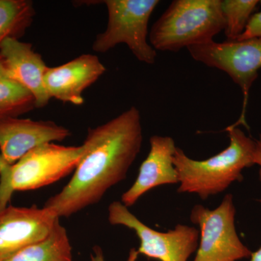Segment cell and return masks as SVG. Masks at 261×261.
Listing matches in <instances>:
<instances>
[{
	"instance_id": "cell-1",
	"label": "cell",
	"mask_w": 261,
	"mask_h": 261,
	"mask_svg": "<svg viewBox=\"0 0 261 261\" xmlns=\"http://www.w3.org/2000/svg\"><path fill=\"white\" fill-rule=\"evenodd\" d=\"M142 139V118L135 106L89 128L83 156L71 179L44 207L58 218L69 217L99 202L108 190L126 178L140 152Z\"/></svg>"
},
{
	"instance_id": "cell-2",
	"label": "cell",
	"mask_w": 261,
	"mask_h": 261,
	"mask_svg": "<svg viewBox=\"0 0 261 261\" xmlns=\"http://www.w3.org/2000/svg\"><path fill=\"white\" fill-rule=\"evenodd\" d=\"M228 147L203 161L190 159L176 147L173 164L178 176L179 193L196 194L202 200L224 192L231 184L243 180V171L254 166L255 140L238 126L226 128Z\"/></svg>"
},
{
	"instance_id": "cell-3",
	"label": "cell",
	"mask_w": 261,
	"mask_h": 261,
	"mask_svg": "<svg viewBox=\"0 0 261 261\" xmlns=\"http://www.w3.org/2000/svg\"><path fill=\"white\" fill-rule=\"evenodd\" d=\"M224 29L221 0H175L152 25L149 40L155 50L178 51L214 40Z\"/></svg>"
},
{
	"instance_id": "cell-4",
	"label": "cell",
	"mask_w": 261,
	"mask_h": 261,
	"mask_svg": "<svg viewBox=\"0 0 261 261\" xmlns=\"http://www.w3.org/2000/svg\"><path fill=\"white\" fill-rule=\"evenodd\" d=\"M84 147L49 142L36 147L10 166L8 181L0 187V210L15 191L34 190L55 183L75 171Z\"/></svg>"
},
{
	"instance_id": "cell-5",
	"label": "cell",
	"mask_w": 261,
	"mask_h": 261,
	"mask_svg": "<svg viewBox=\"0 0 261 261\" xmlns=\"http://www.w3.org/2000/svg\"><path fill=\"white\" fill-rule=\"evenodd\" d=\"M107 29L98 34L92 44L97 53L111 50L125 44L139 61L152 65L157 53L147 42L148 23L159 0H106Z\"/></svg>"
},
{
	"instance_id": "cell-6",
	"label": "cell",
	"mask_w": 261,
	"mask_h": 261,
	"mask_svg": "<svg viewBox=\"0 0 261 261\" xmlns=\"http://www.w3.org/2000/svg\"><path fill=\"white\" fill-rule=\"evenodd\" d=\"M108 221L134 230L140 239V247L130 252L128 261H135L140 255L160 261H187L198 248L200 231L195 227L177 224L173 229L160 232L142 223L119 201L108 207Z\"/></svg>"
},
{
	"instance_id": "cell-7",
	"label": "cell",
	"mask_w": 261,
	"mask_h": 261,
	"mask_svg": "<svg viewBox=\"0 0 261 261\" xmlns=\"http://www.w3.org/2000/svg\"><path fill=\"white\" fill-rule=\"evenodd\" d=\"M236 208L231 194L224 197L219 207L210 210L196 205L190 220L200 227V242L194 261H237L251 256L235 227Z\"/></svg>"
},
{
	"instance_id": "cell-8",
	"label": "cell",
	"mask_w": 261,
	"mask_h": 261,
	"mask_svg": "<svg viewBox=\"0 0 261 261\" xmlns=\"http://www.w3.org/2000/svg\"><path fill=\"white\" fill-rule=\"evenodd\" d=\"M187 49L196 61L222 70L241 88L244 97L243 111L235 124L247 126L245 114L249 93L261 68V39L224 42L212 40Z\"/></svg>"
},
{
	"instance_id": "cell-9",
	"label": "cell",
	"mask_w": 261,
	"mask_h": 261,
	"mask_svg": "<svg viewBox=\"0 0 261 261\" xmlns=\"http://www.w3.org/2000/svg\"><path fill=\"white\" fill-rule=\"evenodd\" d=\"M59 219L45 207L7 206L1 209L0 261L47 238Z\"/></svg>"
},
{
	"instance_id": "cell-10",
	"label": "cell",
	"mask_w": 261,
	"mask_h": 261,
	"mask_svg": "<svg viewBox=\"0 0 261 261\" xmlns=\"http://www.w3.org/2000/svg\"><path fill=\"white\" fill-rule=\"evenodd\" d=\"M69 129L51 121H33L18 117L0 118V152L5 163L14 164L31 150L49 142H62Z\"/></svg>"
},
{
	"instance_id": "cell-11",
	"label": "cell",
	"mask_w": 261,
	"mask_h": 261,
	"mask_svg": "<svg viewBox=\"0 0 261 261\" xmlns=\"http://www.w3.org/2000/svg\"><path fill=\"white\" fill-rule=\"evenodd\" d=\"M106 71L98 57L84 54L65 64L47 67L44 86L48 95L75 106L83 104L84 91Z\"/></svg>"
},
{
	"instance_id": "cell-12",
	"label": "cell",
	"mask_w": 261,
	"mask_h": 261,
	"mask_svg": "<svg viewBox=\"0 0 261 261\" xmlns=\"http://www.w3.org/2000/svg\"><path fill=\"white\" fill-rule=\"evenodd\" d=\"M0 58L8 76L32 94L36 108L45 107L50 99L44 86L47 66L32 44L6 39L0 46Z\"/></svg>"
},
{
	"instance_id": "cell-13",
	"label": "cell",
	"mask_w": 261,
	"mask_h": 261,
	"mask_svg": "<svg viewBox=\"0 0 261 261\" xmlns=\"http://www.w3.org/2000/svg\"><path fill=\"white\" fill-rule=\"evenodd\" d=\"M149 145L148 155L140 166L137 179L121 196V202L128 208L155 187L178 184L177 171L173 164L177 147L172 137L152 136Z\"/></svg>"
},
{
	"instance_id": "cell-14",
	"label": "cell",
	"mask_w": 261,
	"mask_h": 261,
	"mask_svg": "<svg viewBox=\"0 0 261 261\" xmlns=\"http://www.w3.org/2000/svg\"><path fill=\"white\" fill-rule=\"evenodd\" d=\"M3 261H73L66 229L58 220L47 238L24 247Z\"/></svg>"
},
{
	"instance_id": "cell-15",
	"label": "cell",
	"mask_w": 261,
	"mask_h": 261,
	"mask_svg": "<svg viewBox=\"0 0 261 261\" xmlns=\"http://www.w3.org/2000/svg\"><path fill=\"white\" fill-rule=\"evenodd\" d=\"M35 14L32 1L0 0V46L6 39L21 37Z\"/></svg>"
},
{
	"instance_id": "cell-16",
	"label": "cell",
	"mask_w": 261,
	"mask_h": 261,
	"mask_svg": "<svg viewBox=\"0 0 261 261\" xmlns=\"http://www.w3.org/2000/svg\"><path fill=\"white\" fill-rule=\"evenodd\" d=\"M34 108L32 94L8 76L0 58V118L18 117Z\"/></svg>"
},
{
	"instance_id": "cell-17",
	"label": "cell",
	"mask_w": 261,
	"mask_h": 261,
	"mask_svg": "<svg viewBox=\"0 0 261 261\" xmlns=\"http://www.w3.org/2000/svg\"><path fill=\"white\" fill-rule=\"evenodd\" d=\"M260 3L258 0H221L226 41H236L240 37Z\"/></svg>"
},
{
	"instance_id": "cell-18",
	"label": "cell",
	"mask_w": 261,
	"mask_h": 261,
	"mask_svg": "<svg viewBox=\"0 0 261 261\" xmlns=\"http://www.w3.org/2000/svg\"><path fill=\"white\" fill-rule=\"evenodd\" d=\"M261 39V11L252 15L246 28L236 41Z\"/></svg>"
},
{
	"instance_id": "cell-19",
	"label": "cell",
	"mask_w": 261,
	"mask_h": 261,
	"mask_svg": "<svg viewBox=\"0 0 261 261\" xmlns=\"http://www.w3.org/2000/svg\"><path fill=\"white\" fill-rule=\"evenodd\" d=\"M10 166L5 162L0 154V186H3L8 181Z\"/></svg>"
},
{
	"instance_id": "cell-20",
	"label": "cell",
	"mask_w": 261,
	"mask_h": 261,
	"mask_svg": "<svg viewBox=\"0 0 261 261\" xmlns=\"http://www.w3.org/2000/svg\"><path fill=\"white\" fill-rule=\"evenodd\" d=\"M254 164L259 166V178L261 181V135L258 140H255V152L253 154Z\"/></svg>"
},
{
	"instance_id": "cell-21",
	"label": "cell",
	"mask_w": 261,
	"mask_h": 261,
	"mask_svg": "<svg viewBox=\"0 0 261 261\" xmlns=\"http://www.w3.org/2000/svg\"><path fill=\"white\" fill-rule=\"evenodd\" d=\"M90 261H106L102 249L99 247H95L93 250V254L91 255Z\"/></svg>"
},
{
	"instance_id": "cell-22",
	"label": "cell",
	"mask_w": 261,
	"mask_h": 261,
	"mask_svg": "<svg viewBox=\"0 0 261 261\" xmlns=\"http://www.w3.org/2000/svg\"><path fill=\"white\" fill-rule=\"evenodd\" d=\"M250 261H261V246L255 252H252Z\"/></svg>"
},
{
	"instance_id": "cell-23",
	"label": "cell",
	"mask_w": 261,
	"mask_h": 261,
	"mask_svg": "<svg viewBox=\"0 0 261 261\" xmlns=\"http://www.w3.org/2000/svg\"><path fill=\"white\" fill-rule=\"evenodd\" d=\"M258 202H260V203H261V199H260V200H258Z\"/></svg>"
}]
</instances>
